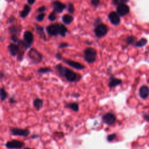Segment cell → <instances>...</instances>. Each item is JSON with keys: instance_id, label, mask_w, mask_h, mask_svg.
<instances>
[{"instance_id": "obj_42", "label": "cell", "mask_w": 149, "mask_h": 149, "mask_svg": "<svg viewBox=\"0 0 149 149\" xmlns=\"http://www.w3.org/2000/svg\"><path fill=\"white\" fill-rule=\"evenodd\" d=\"M36 0H27V3L29 5H32L34 3Z\"/></svg>"}, {"instance_id": "obj_45", "label": "cell", "mask_w": 149, "mask_h": 149, "mask_svg": "<svg viewBox=\"0 0 149 149\" xmlns=\"http://www.w3.org/2000/svg\"><path fill=\"white\" fill-rule=\"evenodd\" d=\"M24 149H30V148H24Z\"/></svg>"}, {"instance_id": "obj_29", "label": "cell", "mask_w": 149, "mask_h": 149, "mask_svg": "<svg viewBox=\"0 0 149 149\" xmlns=\"http://www.w3.org/2000/svg\"><path fill=\"white\" fill-rule=\"evenodd\" d=\"M56 13H56L55 11H54V10H53V11H52V12L49 13V15H48V20H50V21H51V22L55 21V20L56 19V18H57Z\"/></svg>"}, {"instance_id": "obj_18", "label": "cell", "mask_w": 149, "mask_h": 149, "mask_svg": "<svg viewBox=\"0 0 149 149\" xmlns=\"http://www.w3.org/2000/svg\"><path fill=\"white\" fill-rule=\"evenodd\" d=\"M139 95L142 98H146L149 95V88L146 86H143L140 88Z\"/></svg>"}, {"instance_id": "obj_10", "label": "cell", "mask_w": 149, "mask_h": 149, "mask_svg": "<svg viewBox=\"0 0 149 149\" xmlns=\"http://www.w3.org/2000/svg\"><path fill=\"white\" fill-rule=\"evenodd\" d=\"M62 61H63L65 63H66V64H68L69 66H70L72 68H73L76 69L77 70H82L86 68L85 66L81 64L80 63L78 62H76L72 60H70V59H65L63 58H62L61 59Z\"/></svg>"}, {"instance_id": "obj_12", "label": "cell", "mask_w": 149, "mask_h": 149, "mask_svg": "<svg viewBox=\"0 0 149 149\" xmlns=\"http://www.w3.org/2000/svg\"><path fill=\"white\" fill-rule=\"evenodd\" d=\"M108 19L110 22L115 26H117L119 24L120 22V16L118 15V13L116 12H110L108 15Z\"/></svg>"}, {"instance_id": "obj_1", "label": "cell", "mask_w": 149, "mask_h": 149, "mask_svg": "<svg viewBox=\"0 0 149 149\" xmlns=\"http://www.w3.org/2000/svg\"><path fill=\"white\" fill-rule=\"evenodd\" d=\"M55 69L61 76L65 78L69 82L78 81L81 78V76L79 73L74 72L73 70L63 66L61 64L56 65Z\"/></svg>"}, {"instance_id": "obj_26", "label": "cell", "mask_w": 149, "mask_h": 149, "mask_svg": "<svg viewBox=\"0 0 149 149\" xmlns=\"http://www.w3.org/2000/svg\"><path fill=\"white\" fill-rule=\"evenodd\" d=\"M52 70V69L49 67H44L41 68L37 70V73L39 74H45L47 73L51 72Z\"/></svg>"}, {"instance_id": "obj_32", "label": "cell", "mask_w": 149, "mask_h": 149, "mask_svg": "<svg viewBox=\"0 0 149 149\" xmlns=\"http://www.w3.org/2000/svg\"><path fill=\"white\" fill-rule=\"evenodd\" d=\"M129 0H112V2L115 5H119L120 4H123L127 2Z\"/></svg>"}, {"instance_id": "obj_3", "label": "cell", "mask_w": 149, "mask_h": 149, "mask_svg": "<svg viewBox=\"0 0 149 149\" xmlns=\"http://www.w3.org/2000/svg\"><path fill=\"white\" fill-rule=\"evenodd\" d=\"M97 55L95 49L91 47L86 48L84 51V58L88 63H92L95 61Z\"/></svg>"}, {"instance_id": "obj_16", "label": "cell", "mask_w": 149, "mask_h": 149, "mask_svg": "<svg viewBox=\"0 0 149 149\" xmlns=\"http://www.w3.org/2000/svg\"><path fill=\"white\" fill-rule=\"evenodd\" d=\"M8 49L11 56H16L17 55V54L19 51V46L16 43H10L8 46Z\"/></svg>"}, {"instance_id": "obj_34", "label": "cell", "mask_w": 149, "mask_h": 149, "mask_svg": "<svg viewBox=\"0 0 149 149\" xmlns=\"http://www.w3.org/2000/svg\"><path fill=\"white\" fill-rule=\"evenodd\" d=\"M47 10V8L45 6H41L40 8H38L37 10V12L38 13H44V12Z\"/></svg>"}, {"instance_id": "obj_41", "label": "cell", "mask_w": 149, "mask_h": 149, "mask_svg": "<svg viewBox=\"0 0 149 149\" xmlns=\"http://www.w3.org/2000/svg\"><path fill=\"white\" fill-rule=\"evenodd\" d=\"M9 103H10V104H14V103L16 102V100H15V99L14 98V97H10V98H9Z\"/></svg>"}, {"instance_id": "obj_38", "label": "cell", "mask_w": 149, "mask_h": 149, "mask_svg": "<svg viewBox=\"0 0 149 149\" xmlns=\"http://www.w3.org/2000/svg\"><path fill=\"white\" fill-rule=\"evenodd\" d=\"M69 45V44L67 43V42H61L59 44V48H65V47H66Z\"/></svg>"}, {"instance_id": "obj_40", "label": "cell", "mask_w": 149, "mask_h": 149, "mask_svg": "<svg viewBox=\"0 0 149 149\" xmlns=\"http://www.w3.org/2000/svg\"><path fill=\"white\" fill-rule=\"evenodd\" d=\"M55 57H56L58 59H59V60H61V59H62V55H61L59 52H58V53L56 54Z\"/></svg>"}, {"instance_id": "obj_46", "label": "cell", "mask_w": 149, "mask_h": 149, "mask_svg": "<svg viewBox=\"0 0 149 149\" xmlns=\"http://www.w3.org/2000/svg\"><path fill=\"white\" fill-rule=\"evenodd\" d=\"M148 82H149V80H148Z\"/></svg>"}, {"instance_id": "obj_14", "label": "cell", "mask_w": 149, "mask_h": 149, "mask_svg": "<svg viewBox=\"0 0 149 149\" xmlns=\"http://www.w3.org/2000/svg\"><path fill=\"white\" fill-rule=\"evenodd\" d=\"M104 122L107 125H112L116 120V116L112 113H107L102 117Z\"/></svg>"}, {"instance_id": "obj_21", "label": "cell", "mask_w": 149, "mask_h": 149, "mask_svg": "<svg viewBox=\"0 0 149 149\" xmlns=\"http://www.w3.org/2000/svg\"><path fill=\"white\" fill-rule=\"evenodd\" d=\"M33 104L34 107L37 111H39L40 109L42 108L43 106V100L39 98H36L33 100Z\"/></svg>"}, {"instance_id": "obj_8", "label": "cell", "mask_w": 149, "mask_h": 149, "mask_svg": "<svg viewBox=\"0 0 149 149\" xmlns=\"http://www.w3.org/2000/svg\"><path fill=\"white\" fill-rule=\"evenodd\" d=\"M11 134L13 136L26 137L30 134V130L25 129H21L18 127H13L10 129Z\"/></svg>"}, {"instance_id": "obj_2", "label": "cell", "mask_w": 149, "mask_h": 149, "mask_svg": "<svg viewBox=\"0 0 149 149\" xmlns=\"http://www.w3.org/2000/svg\"><path fill=\"white\" fill-rule=\"evenodd\" d=\"M28 56L31 62L34 64L40 63L42 61L43 58L42 54L35 48L30 49L28 52Z\"/></svg>"}, {"instance_id": "obj_36", "label": "cell", "mask_w": 149, "mask_h": 149, "mask_svg": "<svg viewBox=\"0 0 149 149\" xmlns=\"http://www.w3.org/2000/svg\"><path fill=\"white\" fill-rule=\"evenodd\" d=\"M100 3V0H91V3L94 6H97Z\"/></svg>"}, {"instance_id": "obj_9", "label": "cell", "mask_w": 149, "mask_h": 149, "mask_svg": "<svg viewBox=\"0 0 149 149\" xmlns=\"http://www.w3.org/2000/svg\"><path fill=\"white\" fill-rule=\"evenodd\" d=\"M130 11V8L126 3L120 4L116 8V13L120 17L127 15Z\"/></svg>"}, {"instance_id": "obj_27", "label": "cell", "mask_w": 149, "mask_h": 149, "mask_svg": "<svg viewBox=\"0 0 149 149\" xmlns=\"http://www.w3.org/2000/svg\"><path fill=\"white\" fill-rule=\"evenodd\" d=\"M136 40V38L132 36H127L126 39H125V41L126 42V43L128 45H132L134 43Z\"/></svg>"}, {"instance_id": "obj_28", "label": "cell", "mask_w": 149, "mask_h": 149, "mask_svg": "<svg viewBox=\"0 0 149 149\" xmlns=\"http://www.w3.org/2000/svg\"><path fill=\"white\" fill-rule=\"evenodd\" d=\"M67 107L74 111H77L79 109V105L76 102L70 103L67 105Z\"/></svg>"}, {"instance_id": "obj_6", "label": "cell", "mask_w": 149, "mask_h": 149, "mask_svg": "<svg viewBox=\"0 0 149 149\" xmlns=\"http://www.w3.org/2000/svg\"><path fill=\"white\" fill-rule=\"evenodd\" d=\"M17 45L19 46V51L17 55V60L19 61H22L23 59L24 55V52L25 51L29 48L23 40H19V41L17 42Z\"/></svg>"}, {"instance_id": "obj_44", "label": "cell", "mask_w": 149, "mask_h": 149, "mask_svg": "<svg viewBox=\"0 0 149 149\" xmlns=\"http://www.w3.org/2000/svg\"><path fill=\"white\" fill-rule=\"evenodd\" d=\"M6 1H8V2H12V1H15V0H6Z\"/></svg>"}, {"instance_id": "obj_22", "label": "cell", "mask_w": 149, "mask_h": 149, "mask_svg": "<svg viewBox=\"0 0 149 149\" xmlns=\"http://www.w3.org/2000/svg\"><path fill=\"white\" fill-rule=\"evenodd\" d=\"M62 22L65 24H70L73 20V17L71 16L69 14H65L62 17Z\"/></svg>"}, {"instance_id": "obj_4", "label": "cell", "mask_w": 149, "mask_h": 149, "mask_svg": "<svg viewBox=\"0 0 149 149\" xmlns=\"http://www.w3.org/2000/svg\"><path fill=\"white\" fill-rule=\"evenodd\" d=\"M108 31V27L107 25L101 23L95 26L94 32L97 37H102L105 36Z\"/></svg>"}, {"instance_id": "obj_39", "label": "cell", "mask_w": 149, "mask_h": 149, "mask_svg": "<svg viewBox=\"0 0 149 149\" xmlns=\"http://www.w3.org/2000/svg\"><path fill=\"white\" fill-rule=\"evenodd\" d=\"M101 23V19L100 18H97L95 20V22H94V25H95V26H96Z\"/></svg>"}, {"instance_id": "obj_37", "label": "cell", "mask_w": 149, "mask_h": 149, "mask_svg": "<svg viewBox=\"0 0 149 149\" xmlns=\"http://www.w3.org/2000/svg\"><path fill=\"white\" fill-rule=\"evenodd\" d=\"M15 17L14 16H10L9 17V19H8V23H13L14 22H15Z\"/></svg>"}, {"instance_id": "obj_15", "label": "cell", "mask_w": 149, "mask_h": 149, "mask_svg": "<svg viewBox=\"0 0 149 149\" xmlns=\"http://www.w3.org/2000/svg\"><path fill=\"white\" fill-rule=\"evenodd\" d=\"M22 30V27L20 26H17L16 24H12L8 27L9 32L12 35H16V36H19L20 33H21Z\"/></svg>"}, {"instance_id": "obj_43", "label": "cell", "mask_w": 149, "mask_h": 149, "mask_svg": "<svg viewBox=\"0 0 149 149\" xmlns=\"http://www.w3.org/2000/svg\"><path fill=\"white\" fill-rule=\"evenodd\" d=\"M4 76H5V74L3 72H0V78L2 79V78L4 77Z\"/></svg>"}, {"instance_id": "obj_33", "label": "cell", "mask_w": 149, "mask_h": 149, "mask_svg": "<svg viewBox=\"0 0 149 149\" xmlns=\"http://www.w3.org/2000/svg\"><path fill=\"white\" fill-rule=\"evenodd\" d=\"M10 40L13 42V43H17V42L19 40L18 36L16 35L10 36Z\"/></svg>"}, {"instance_id": "obj_19", "label": "cell", "mask_w": 149, "mask_h": 149, "mask_svg": "<svg viewBox=\"0 0 149 149\" xmlns=\"http://www.w3.org/2000/svg\"><path fill=\"white\" fill-rule=\"evenodd\" d=\"M122 83V80L119 79H117L113 76H111L109 79L108 86L110 88H113L118 85Z\"/></svg>"}, {"instance_id": "obj_7", "label": "cell", "mask_w": 149, "mask_h": 149, "mask_svg": "<svg viewBox=\"0 0 149 149\" xmlns=\"http://www.w3.org/2000/svg\"><path fill=\"white\" fill-rule=\"evenodd\" d=\"M24 146V143L23 141L17 140L8 141L5 144V147L9 149H20L22 148Z\"/></svg>"}, {"instance_id": "obj_31", "label": "cell", "mask_w": 149, "mask_h": 149, "mask_svg": "<svg viewBox=\"0 0 149 149\" xmlns=\"http://www.w3.org/2000/svg\"><path fill=\"white\" fill-rule=\"evenodd\" d=\"M46 14L45 13H40L39 15H38L36 17V19L37 22H42L43 20L45 18V16Z\"/></svg>"}, {"instance_id": "obj_20", "label": "cell", "mask_w": 149, "mask_h": 149, "mask_svg": "<svg viewBox=\"0 0 149 149\" xmlns=\"http://www.w3.org/2000/svg\"><path fill=\"white\" fill-rule=\"evenodd\" d=\"M31 10V8L28 4H25L24 5L23 10L20 13V16L22 18H26L29 14Z\"/></svg>"}, {"instance_id": "obj_35", "label": "cell", "mask_w": 149, "mask_h": 149, "mask_svg": "<svg viewBox=\"0 0 149 149\" xmlns=\"http://www.w3.org/2000/svg\"><path fill=\"white\" fill-rule=\"evenodd\" d=\"M116 135L115 134H112L109 135L107 137V140L109 141H112V140H113L116 138Z\"/></svg>"}, {"instance_id": "obj_30", "label": "cell", "mask_w": 149, "mask_h": 149, "mask_svg": "<svg viewBox=\"0 0 149 149\" xmlns=\"http://www.w3.org/2000/svg\"><path fill=\"white\" fill-rule=\"evenodd\" d=\"M66 8L67 9L68 12L70 13V14H72L74 13V6L72 3H68L67 4V5H66Z\"/></svg>"}, {"instance_id": "obj_25", "label": "cell", "mask_w": 149, "mask_h": 149, "mask_svg": "<svg viewBox=\"0 0 149 149\" xmlns=\"http://www.w3.org/2000/svg\"><path fill=\"white\" fill-rule=\"evenodd\" d=\"M8 95L7 92L6 91V90L2 88V87H0V100L1 101H5L6 98L8 97Z\"/></svg>"}, {"instance_id": "obj_24", "label": "cell", "mask_w": 149, "mask_h": 149, "mask_svg": "<svg viewBox=\"0 0 149 149\" xmlns=\"http://www.w3.org/2000/svg\"><path fill=\"white\" fill-rule=\"evenodd\" d=\"M147 43V40L144 38H143L140 39L138 41H137L134 45H135V47L140 48V47H143L145 46Z\"/></svg>"}, {"instance_id": "obj_11", "label": "cell", "mask_w": 149, "mask_h": 149, "mask_svg": "<svg viewBox=\"0 0 149 149\" xmlns=\"http://www.w3.org/2000/svg\"><path fill=\"white\" fill-rule=\"evenodd\" d=\"M23 39H24V41L25 42L28 48H29L31 46L33 42L34 36L31 31L28 30L25 31L23 34Z\"/></svg>"}, {"instance_id": "obj_23", "label": "cell", "mask_w": 149, "mask_h": 149, "mask_svg": "<svg viewBox=\"0 0 149 149\" xmlns=\"http://www.w3.org/2000/svg\"><path fill=\"white\" fill-rule=\"evenodd\" d=\"M68 29L66 27L63 25V24H60V28H59V34L62 37H64L66 36V34L68 33Z\"/></svg>"}, {"instance_id": "obj_13", "label": "cell", "mask_w": 149, "mask_h": 149, "mask_svg": "<svg viewBox=\"0 0 149 149\" xmlns=\"http://www.w3.org/2000/svg\"><path fill=\"white\" fill-rule=\"evenodd\" d=\"M52 5L54 8V10L56 13H60L66 8V5L62 3L59 1H54L52 2Z\"/></svg>"}, {"instance_id": "obj_5", "label": "cell", "mask_w": 149, "mask_h": 149, "mask_svg": "<svg viewBox=\"0 0 149 149\" xmlns=\"http://www.w3.org/2000/svg\"><path fill=\"white\" fill-rule=\"evenodd\" d=\"M60 24L58 23H54L48 25L46 27L47 33L51 36H56L59 33Z\"/></svg>"}, {"instance_id": "obj_17", "label": "cell", "mask_w": 149, "mask_h": 149, "mask_svg": "<svg viewBox=\"0 0 149 149\" xmlns=\"http://www.w3.org/2000/svg\"><path fill=\"white\" fill-rule=\"evenodd\" d=\"M34 25L36 32L38 34L40 37L41 39H43L44 40H46V36H45V34L44 33V28L36 23H34Z\"/></svg>"}]
</instances>
